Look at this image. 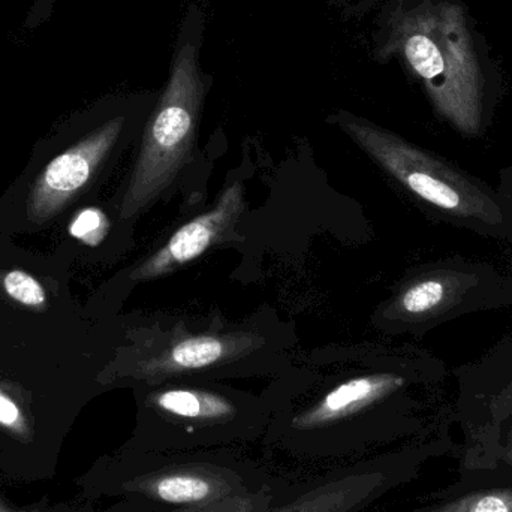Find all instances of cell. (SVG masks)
Segmentation results:
<instances>
[{
  "label": "cell",
  "instance_id": "2",
  "mask_svg": "<svg viewBox=\"0 0 512 512\" xmlns=\"http://www.w3.org/2000/svg\"><path fill=\"white\" fill-rule=\"evenodd\" d=\"M399 56L421 81L441 120L465 138L489 125L486 78L465 11L451 2L399 9L390 21L381 57Z\"/></svg>",
  "mask_w": 512,
  "mask_h": 512
},
{
  "label": "cell",
  "instance_id": "21",
  "mask_svg": "<svg viewBox=\"0 0 512 512\" xmlns=\"http://www.w3.org/2000/svg\"><path fill=\"white\" fill-rule=\"evenodd\" d=\"M0 512H12V511H9L8 508L2 507V505H0Z\"/></svg>",
  "mask_w": 512,
  "mask_h": 512
},
{
  "label": "cell",
  "instance_id": "8",
  "mask_svg": "<svg viewBox=\"0 0 512 512\" xmlns=\"http://www.w3.org/2000/svg\"><path fill=\"white\" fill-rule=\"evenodd\" d=\"M144 406L153 417L143 451L179 454L213 450L248 439L239 405L225 394L203 388H159Z\"/></svg>",
  "mask_w": 512,
  "mask_h": 512
},
{
  "label": "cell",
  "instance_id": "14",
  "mask_svg": "<svg viewBox=\"0 0 512 512\" xmlns=\"http://www.w3.org/2000/svg\"><path fill=\"white\" fill-rule=\"evenodd\" d=\"M3 286H5L6 294L23 306L42 307L47 300L41 283L26 271H9L3 279Z\"/></svg>",
  "mask_w": 512,
  "mask_h": 512
},
{
  "label": "cell",
  "instance_id": "19",
  "mask_svg": "<svg viewBox=\"0 0 512 512\" xmlns=\"http://www.w3.org/2000/svg\"><path fill=\"white\" fill-rule=\"evenodd\" d=\"M496 188H498L499 195H501L502 201H504L508 225L507 245L510 246L512 251V165L501 170Z\"/></svg>",
  "mask_w": 512,
  "mask_h": 512
},
{
  "label": "cell",
  "instance_id": "9",
  "mask_svg": "<svg viewBox=\"0 0 512 512\" xmlns=\"http://www.w3.org/2000/svg\"><path fill=\"white\" fill-rule=\"evenodd\" d=\"M245 474L243 466L213 462L159 463L123 483V492L140 495L155 504L203 508L228 499L251 495L268 487Z\"/></svg>",
  "mask_w": 512,
  "mask_h": 512
},
{
  "label": "cell",
  "instance_id": "20",
  "mask_svg": "<svg viewBox=\"0 0 512 512\" xmlns=\"http://www.w3.org/2000/svg\"><path fill=\"white\" fill-rule=\"evenodd\" d=\"M496 460H502V462H507L508 465L512 466V438L508 439V441L502 442L495 451H493L492 456L486 460L484 463H480V465H486V463H493Z\"/></svg>",
  "mask_w": 512,
  "mask_h": 512
},
{
  "label": "cell",
  "instance_id": "17",
  "mask_svg": "<svg viewBox=\"0 0 512 512\" xmlns=\"http://www.w3.org/2000/svg\"><path fill=\"white\" fill-rule=\"evenodd\" d=\"M0 427L20 436V438H23L29 432L26 418H24L20 406L11 397L6 396L2 390H0Z\"/></svg>",
  "mask_w": 512,
  "mask_h": 512
},
{
  "label": "cell",
  "instance_id": "5",
  "mask_svg": "<svg viewBox=\"0 0 512 512\" xmlns=\"http://www.w3.org/2000/svg\"><path fill=\"white\" fill-rule=\"evenodd\" d=\"M207 78L198 44L180 36L164 93L147 122L140 156L122 204V219L152 206L188 164L197 143Z\"/></svg>",
  "mask_w": 512,
  "mask_h": 512
},
{
  "label": "cell",
  "instance_id": "1",
  "mask_svg": "<svg viewBox=\"0 0 512 512\" xmlns=\"http://www.w3.org/2000/svg\"><path fill=\"white\" fill-rule=\"evenodd\" d=\"M445 381L447 367L426 352L400 369L355 376L292 415L280 439L282 450L303 459H327L337 432L375 417L408 438H426L453 421L450 406L442 408Z\"/></svg>",
  "mask_w": 512,
  "mask_h": 512
},
{
  "label": "cell",
  "instance_id": "11",
  "mask_svg": "<svg viewBox=\"0 0 512 512\" xmlns=\"http://www.w3.org/2000/svg\"><path fill=\"white\" fill-rule=\"evenodd\" d=\"M123 126L125 117L108 120L48 165L30 195L29 215L33 221L51 218L89 183L119 140Z\"/></svg>",
  "mask_w": 512,
  "mask_h": 512
},
{
  "label": "cell",
  "instance_id": "10",
  "mask_svg": "<svg viewBox=\"0 0 512 512\" xmlns=\"http://www.w3.org/2000/svg\"><path fill=\"white\" fill-rule=\"evenodd\" d=\"M246 212L242 183L227 186L212 210L192 219L132 273L134 280H153L195 261L213 246L233 240L237 224Z\"/></svg>",
  "mask_w": 512,
  "mask_h": 512
},
{
  "label": "cell",
  "instance_id": "18",
  "mask_svg": "<svg viewBox=\"0 0 512 512\" xmlns=\"http://www.w3.org/2000/svg\"><path fill=\"white\" fill-rule=\"evenodd\" d=\"M59 0H33L23 20L24 30H35L53 15Z\"/></svg>",
  "mask_w": 512,
  "mask_h": 512
},
{
  "label": "cell",
  "instance_id": "16",
  "mask_svg": "<svg viewBox=\"0 0 512 512\" xmlns=\"http://www.w3.org/2000/svg\"><path fill=\"white\" fill-rule=\"evenodd\" d=\"M107 231V218L99 209L83 210L75 216L74 222L69 227V233L72 237L89 246L99 245Z\"/></svg>",
  "mask_w": 512,
  "mask_h": 512
},
{
  "label": "cell",
  "instance_id": "12",
  "mask_svg": "<svg viewBox=\"0 0 512 512\" xmlns=\"http://www.w3.org/2000/svg\"><path fill=\"white\" fill-rule=\"evenodd\" d=\"M264 339L254 333L174 334L164 346L138 361L137 378L150 385L201 370L234 363L264 346Z\"/></svg>",
  "mask_w": 512,
  "mask_h": 512
},
{
  "label": "cell",
  "instance_id": "3",
  "mask_svg": "<svg viewBox=\"0 0 512 512\" xmlns=\"http://www.w3.org/2000/svg\"><path fill=\"white\" fill-rule=\"evenodd\" d=\"M334 120L430 216L456 230L507 243V215L496 186L369 120L346 113Z\"/></svg>",
  "mask_w": 512,
  "mask_h": 512
},
{
  "label": "cell",
  "instance_id": "7",
  "mask_svg": "<svg viewBox=\"0 0 512 512\" xmlns=\"http://www.w3.org/2000/svg\"><path fill=\"white\" fill-rule=\"evenodd\" d=\"M451 373L456 381L451 420L463 433L459 465H480L512 438V331Z\"/></svg>",
  "mask_w": 512,
  "mask_h": 512
},
{
  "label": "cell",
  "instance_id": "4",
  "mask_svg": "<svg viewBox=\"0 0 512 512\" xmlns=\"http://www.w3.org/2000/svg\"><path fill=\"white\" fill-rule=\"evenodd\" d=\"M510 307V271L454 255L415 268L382 306L379 318L393 333L423 334L465 316Z\"/></svg>",
  "mask_w": 512,
  "mask_h": 512
},
{
  "label": "cell",
  "instance_id": "13",
  "mask_svg": "<svg viewBox=\"0 0 512 512\" xmlns=\"http://www.w3.org/2000/svg\"><path fill=\"white\" fill-rule=\"evenodd\" d=\"M423 501L408 512H512V466L502 460L459 465L457 480Z\"/></svg>",
  "mask_w": 512,
  "mask_h": 512
},
{
  "label": "cell",
  "instance_id": "15",
  "mask_svg": "<svg viewBox=\"0 0 512 512\" xmlns=\"http://www.w3.org/2000/svg\"><path fill=\"white\" fill-rule=\"evenodd\" d=\"M274 495L270 487L251 493V495L239 496L228 499L219 504L209 505L203 508H179L170 512H265L273 507Z\"/></svg>",
  "mask_w": 512,
  "mask_h": 512
},
{
  "label": "cell",
  "instance_id": "6",
  "mask_svg": "<svg viewBox=\"0 0 512 512\" xmlns=\"http://www.w3.org/2000/svg\"><path fill=\"white\" fill-rule=\"evenodd\" d=\"M451 424L453 421H448L433 435L364 460L300 493L294 501L265 512L364 511L391 490L417 480L430 460L453 453L459 456L462 445L456 444L451 436Z\"/></svg>",
  "mask_w": 512,
  "mask_h": 512
}]
</instances>
